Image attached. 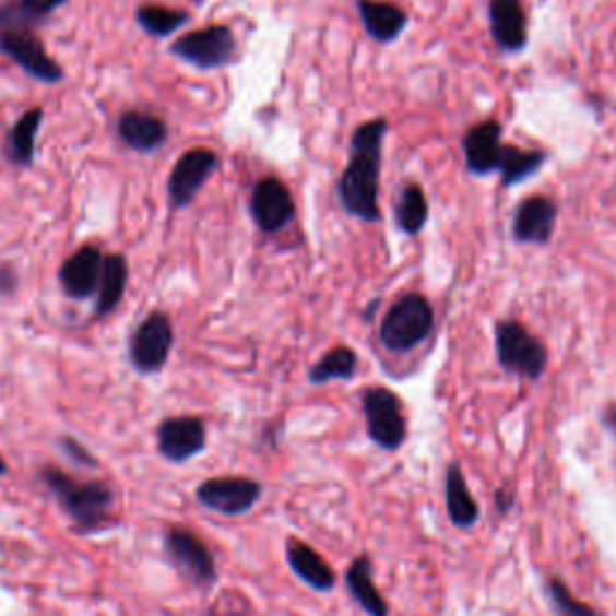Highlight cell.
Returning <instances> with one entry per match:
<instances>
[{
  "label": "cell",
  "mask_w": 616,
  "mask_h": 616,
  "mask_svg": "<svg viewBox=\"0 0 616 616\" xmlns=\"http://www.w3.org/2000/svg\"><path fill=\"white\" fill-rule=\"evenodd\" d=\"M388 133L386 118H371L354 128L350 140V159L337 181L340 203L347 215L378 222V193H381V162H383V140Z\"/></svg>",
  "instance_id": "1"
},
{
  "label": "cell",
  "mask_w": 616,
  "mask_h": 616,
  "mask_svg": "<svg viewBox=\"0 0 616 616\" xmlns=\"http://www.w3.org/2000/svg\"><path fill=\"white\" fill-rule=\"evenodd\" d=\"M434 330V308L424 294L410 292L388 308L378 337L390 352H410L419 347Z\"/></svg>",
  "instance_id": "2"
},
{
  "label": "cell",
  "mask_w": 616,
  "mask_h": 616,
  "mask_svg": "<svg viewBox=\"0 0 616 616\" xmlns=\"http://www.w3.org/2000/svg\"><path fill=\"white\" fill-rule=\"evenodd\" d=\"M0 51L42 82H58L63 78L61 68L44 51L42 42L27 29V22L15 13L13 5L0 8Z\"/></svg>",
  "instance_id": "3"
},
{
  "label": "cell",
  "mask_w": 616,
  "mask_h": 616,
  "mask_svg": "<svg viewBox=\"0 0 616 616\" xmlns=\"http://www.w3.org/2000/svg\"><path fill=\"white\" fill-rule=\"evenodd\" d=\"M44 479L56 499L82 530H94L106 518L114 501L111 489L102 482H75L61 470H44Z\"/></svg>",
  "instance_id": "4"
},
{
  "label": "cell",
  "mask_w": 616,
  "mask_h": 616,
  "mask_svg": "<svg viewBox=\"0 0 616 616\" xmlns=\"http://www.w3.org/2000/svg\"><path fill=\"white\" fill-rule=\"evenodd\" d=\"M494 340L496 357H499L504 371L530 378V381H537V378H542L544 371H547L549 352L544 347V342L532 335L523 323H496Z\"/></svg>",
  "instance_id": "5"
},
{
  "label": "cell",
  "mask_w": 616,
  "mask_h": 616,
  "mask_svg": "<svg viewBox=\"0 0 616 616\" xmlns=\"http://www.w3.org/2000/svg\"><path fill=\"white\" fill-rule=\"evenodd\" d=\"M366 431L371 443L383 450H398L407 438V419L402 400L383 386L366 388L362 395Z\"/></svg>",
  "instance_id": "6"
},
{
  "label": "cell",
  "mask_w": 616,
  "mask_h": 616,
  "mask_svg": "<svg viewBox=\"0 0 616 616\" xmlns=\"http://www.w3.org/2000/svg\"><path fill=\"white\" fill-rule=\"evenodd\" d=\"M236 51V37L229 27L210 25L198 32H188L179 42H174L171 54L181 61L191 63L200 70L222 68L232 61Z\"/></svg>",
  "instance_id": "7"
},
{
  "label": "cell",
  "mask_w": 616,
  "mask_h": 616,
  "mask_svg": "<svg viewBox=\"0 0 616 616\" xmlns=\"http://www.w3.org/2000/svg\"><path fill=\"white\" fill-rule=\"evenodd\" d=\"M174 347V328L164 313H152L130 337V362L140 374L159 371Z\"/></svg>",
  "instance_id": "8"
},
{
  "label": "cell",
  "mask_w": 616,
  "mask_h": 616,
  "mask_svg": "<svg viewBox=\"0 0 616 616\" xmlns=\"http://www.w3.org/2000/svg\"><path fill=\"white\" fill-rule=\"evenodd\" d=\"M263 487L248 477H217L200 484L198 501L222 516H244L258 504Z\"/></svg>",
  "instance_id": "9"
},
{
  "label": "cell",
  "mask_w": 616,
  "mask_h": 616,
  "mask_svg": "<svg viewBox=\"0 0 616 616\" xmlns=\"http://www.w3.org/2000/svg\"><path fill=\"white\" fill-rule=\"evenodd\" d=\"M251 215L265 234H275L287 227L296 215V205L289 188L280 179H275V176L260 179L251 193Z\"/></svg>",
  "instance_id": "10"
},
{
  "label": "cell",
  "mask_w": 616,
  "mask_h": 616,
  "mask_svg": "<svg viewBox=\"0 0 616 616\" xmlns=\"http://www.w3.org/2000/svg\"><path fill=\"white\" fill-rule=\"evenodd\" d=\"M217 154L205 147L186 152L183 157L174 164L169 176V196L176 208H186L193 203V198L205 186L210 174L217 169Z\"/></svg>",
  "instance_id": "11"
},
{
  "label": "cell",
  "mask_w": 616,
  "mask_h": 616,
  "mask_svg": "<svg viewBox=\"0 0 616 616\" xmlns=\"http://www.w3.org/2000/svg\"><path fill=\"white\" fill-rule=\"evenodd\" d=\"M167 552L174 564L198 585H212L217 578V566L205 542L193 532L174 528L167 532Z\"/></svg>",
  "instance_id": "12"
},
{
  "label": "cell",
  "mask_w": 616,
  "mask_h": 616,
  "mask_svg": "<svg viewBox=\"0 0 616 616\" xmlns=\"http://www.w3.org/2000/svg\"><path fill=\"white\" fill-rule=\"evenodd\" d=\"M559 208L547 196H528L520 200L513 215V239L518 244L547 246L554 239Z\"/></svg>",
  "instance_id": "13"
},
{
  "label": "cell",
  "mask_w": 616,
  "mask_h": 616,
  "mask_svg": "<svg viewBox=\"0 0 616 616\" xmlns=\"http://www.w3.org/2000/svg\"><path fill=\"white\" fill-rule=\"evenodd\" d=\"M504 126L496 118H487L477 126L467 128L462 138V154H465V167L475 176H489L499 167L501 147H504Z\"/></svg>",
  "instance_id": "14"
},
{
  "label": "cell",
  "mask_w": 616,
  "mask_h": 616,
  "mask_svg": "<svg viewBox=\"0 0 616 616\" xmlns=\"http://www.w3.org/2000/svg\"><path fill=\"white\" fill-rule=\"evenodd\" d=\"M489 25L499 49L518 54L528 46V15L520 0H489Z\"/></svg>",
  "instance_id": "15"
},
{
  "label": "cell",
  "mask_w": 616,
  "mask_h": 616,
  "mask_svg": "<svg viewBox=\"0 0 616 616\" xmlns=\"http://www.w3.org/2000/svg\"><path fill=\"white\" fill-rule=\"evenodd\" d=\"M157 441L164 458L183 462L205 448V424L198 417L167 419L159 426Z\"/></svg>",
  "instance_id": "16"
},
{
  "label": "cell",
  "mask_w": 616,
  "mask_h": 616,
  "mask_svg": "<svg viewBox=\"0 0 616 616\" xmlns=\"http://www.w3.org/2000/svg\"><path fill=\"white\" fill-rule=\"evenodd\" d=\"M104 258L97 246H85L70 256L61 268V284L73 299H87L97 294Z\"/></svg>",
  "instance_id": "17"
},
{
  "label": "cell",
  "mask_w": 616,
  "mask_h": 616,
  "mask_svg": "<svg viewBox=\"0 0 616 616\" xmlns=\"http://www.w3.org/2000/svg\"><path fill=\"white\" fill-rule=\"evenodd\" d=\"M357 10L369 37L378 44L395 42L410 22L405 10L386 0H357Z\"/></svg>",
  "instance_id": "18"
},
{
  "label": "cell",
  "mask_w": 616,
  "mask_h": 616,
  "mask_svg": "<svg viewBox=\"0 0 616 616\" xmlns=\"http://www.w3.org/2000/svg\"><path fill=\"white\" fill-rule=\"evenodd\" d=\"M287 561L294 576L304 580L308 588L318 592H330L335 588V571L330 564L318 554L313 547H308L301 540H289L287 542Z\"/></svg>",
  "instance_id": "19"
},
{
  "label": "cell",
  "mask_w": 616,
  "mask_h": 616,
  "mask_svg": "<svg viewBox=\"0 0 616 616\" xmlns=\"http://www.w3.org/2000/svg\"><path fill=\"white\" fill-rule=\"evenodd\" d=\"M446 508L450 523L455 528H472L479 520V506L470 494L458 462H450L446 470Z\"/></svg>",
  "instance_id": "20"
},
{
  "label": "cell",
  "mask_w": 616,
  "mask_h": 616,
  "mask_svg": "<svg viewBox=\"0 0 616 616\" xmlns=\"http://www.w3.org/2000/svg\"><path fill=\"white\" fill-rule=\"evenodd\" d=\"M345 583L352 600L369 616H388V602L383 600L381 590L371 580V561L369 556H357L347 568Z\"/></svg>",
  "instance_id": "21"
},
{
  "label": "cell",
  "mask_w": 616,
  "mask_h": 616,
  "mask_svg": "<svg viewBox=\"0 0 616 616\" xmlns=\"http://www.w3.org/2000/svg\"><path fill=\"white\" fill-rule=\"evenodd\" d=\"M118 135L138 152H152L167 140V126L157 116L130 111L118 121Z\"/></svg>",
  "instance_id": "22"
},
{
  "label": "cell",
  "mask_w": 616,
  "mask_h": 616,
  "mask_svg": "<svg viewBox=\"0 0 616 616\" xmlns=\"http://www.w3.org/2000/svg\"><path fill=\"white\" fill-rule=\"evenodd\" d=\"M544 162H547V152L504 145L496 171L501 174V183L506 188H511V186L523 183L525 179H530V176H535L544 167Z\"/></svg>",
  "instance_id": "23"
},
{
  "label": "cell",
  "mask_w": 616,
  "mask_h": 616,
  "mask_svg": "<svg viewBox=\"0 0 616 616\" xmlns=\"http://www.w3.org/2000/svg\"><path fill=\"white\" fill-rule=\"evenodd\" d=\"M357 352L340 345L328 350L323 357L308 369V381L313 386H325L330 381H352L354 374H357Z\"/></svg>",
  "instance_id": "24"
},
{
  "label": "cell",
  "mask_w": 616,
  "mask_h": 616,
  "mask_svg": "<svg viewBox=\"0 0 616 616\" xmlns=\"http://www.w3.org/2000/svg\"><path fill=\"white\" fill-rule=\"evenodd\" d=\"M426 222H429V200H426L424 188L410 181L395 203V224L402 234H419Z\"/></svg>",
  "instance_id": "25"
},
{
  "label": "cell",
  "mask_w": 616,
  "mask_h": 616,
  "mask_svg": "<svg viewBox=\"0 0 616 616\" xmlns=\"http://www.w3.org/2000/svg\"><path fill=\"white\" fill-rule=\"evenodd\" d=\"M128 268L123 256H109L104 260L102 280H99V299H97V316L111 313L114 308L121 304L126 292Z\"/></svg>",
  "instance_id": "26"
},
{
  "label": "cell",
  "mask_w": 616,
  "mask_h": 616,
  "mask_svg": "<svg viewBox=\"0 0 616 616\" xmlns=\"http://www.w3.org/2000/svg\"><path fill=\"white\" fill-rule=\"evenodd\" d=\"M44 118L42 109H32L20 118L13 128V138H10V152H13V162L20 167H29L34 159V138H37L39 123Z\"/></svg>",
  "instance_id": "27"
},
{
  "label": "cell",
  "mask_w": 616,
  "mask_h": 616,
  "mask_svg": "<svg viewBox=\"0 0 616 616\" xmlns=\"http://www.w3.org/2000/svg\"><path fill=\"white\" fill-rule=\"evenodd\" d=\"M188 22V13L183 10L164 8V5H142L138 10V25L152 37H167Z\"/></svg>",
  "instance_id": "28"
},
{
  "label": "cell",
  "mask_w": 616,
  "mask_h": 616,
  "mask_svg": "<svg viewBox=\"0 0 616 616\" xmlns=\"http://www.w3.org/2000/svg\"><path fill=\"white\" fill-rule=\"evenodd\" d=\"M547 592H549V600H552L554 609L559 616H600L595 609L590 607V604L576 600L573 592L568 590L559 578H549Z\"/></svg>",
  "instance_id": "29"
},
{
  "label": "cell",
  "mask_w": 616,
  "mask_h": 616,
  "mask_svg": "<svg viewBox=\"0 0 616 616\" xmlns=\"http://www.w3.org/2000/svg\"><path fill=\"white\" fill-rule=\"evenodd\" d=\"M66 0H20V3H15V13L25 20V22H32V20H39V17H46L51 13V10H56L58 5H63Z\"/></svg>",
  "instance_id": "30"
},
{
  "label": "cell",
  "mask_w": 616,
  "mask_h": 616,
  "mask_svg": "<svg viewBox=\"0 0 616 616\" xmlns=\"http://www.w3.org/2000/svg\"><path fill=\"white\" fill-rule=\"evenodd\" d=\"M602 424L604 429H609L616 436V407H607L602 412Z\"/></svg>",
  "instance_id": "31"
},
{
  "label": "cell",
  "mask_w": 616,
  "mask_h": 616,
  "mask_svg": "<svg viewBox=\"0 0 616 616\" xmlns=\"http://www.w3.org/2000/svg\"><path fill=\"white\" fill-rule=\"evenodd\" d=\"M496 499H499V511L506 513V511H511V506H513V496L508 494V491H496Z\"/></svg>",
  "instance_id": "32"
},
{
  "label": "cell",
  "mask_w": 616,
  "mask_h": 616,
  "mask_svg": "<svg viewBox=\"0 0 616 616\" xmlns=\"http://www.w3.org/2000/svg\"><path fill=\"white\" fill-rule=\"evenodd\" d=\"M378 306H381V299H374L369 304V308H366V313H364V321H371V316H374V311H378Z\"/></svg>",
  "instance_id": "33"
},
{
  "label": "cell",
  "mask_w": 616,
  "mask_h": 616,
  "mask_svg": "<svg viewBox=\"0 0 616 616\" xmlns=\"http://www.w3.org/2000/svg\"><path fill=\"white\" fill-rule=\"evenodd\" d=\"M0 475H5V460L0 458Z\"/></svg>",
  "instance_id": "34"
}]
</instances>
